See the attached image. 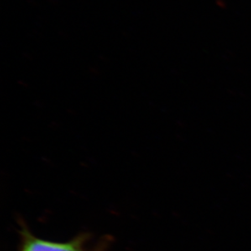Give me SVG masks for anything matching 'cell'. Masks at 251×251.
Masks as SVG:
<instances>
[{"label": "cell", "mask_w": 251, "mask_h": 251, "mask_svg": "<svg viewBox=\"0 0 251 251\" xmlns=\"http://www.w3.org/2000/svg\"><path fill=\"white\" fill-rule=\"evenodd\" d=\"M24 251H81L77 242L58 243L31 237L25 245Z\"/></svg>", "instance_id": "6da1fadb"}]
</instances>
